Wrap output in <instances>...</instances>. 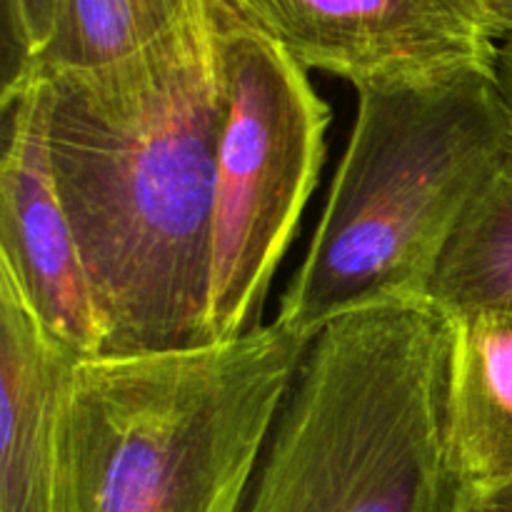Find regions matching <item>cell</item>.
Returning <instances> with one entry per match:
<instances>
[{
    "mask_svg": "<svg viewBox=\"0 0 512 512\" xmlns=\"http://www.w3.org/2000/svg\"><path fill=\"white\" fill-rule=\"evenodd\" d=\"M55 8L58 0H5V23L15 45L13 73L45 48L53 33Z\"/></svg>",
    "mask_w": 512,
    "mask_h": 512,
    "instance_id": "cell-12",
    "label": "cell"
},
{
    "mask_svg": "<svg viewBox=\"0 0 512 512\" xmlns=\"http://www.w3.org/2000/svg\"><path fill=\"white\" fill-rule=\"evenodd\" d=\"M430 305L443 315L468 310L512 315V145L450 238Z\"/></svg>",
    "mask_w": 512,
    "mask_h": 512,
    "instance_id": "cell-10",
    "label": "cell"
},
{
    "mask_svg": "<svg viewBox=\"0 0 512 512\" xmlns=\"http://www.w3.org/2000/svg\"><path fill=\"white\" fill-rule=\"evenodd\" d=\"M463 512H512V480L470 493Z\"/></svg>",
    "mask_w": 512,
    "mask_h": 512,
    "instance_id": "cell-13",
    "label": "cell"
},
{
    "mask_svg": "<svg viewBox=\"0 0 512 512\" xmlns=\"http://www.w3.org/2000/svg\"><path fill=\"white\" fill-rule=\"evenodd\" d=\"M495 80H498V90L503 95V103L508 108L512 125V38L500 43L498 58H495Z\"/></svg>",
    "mask_w": 512,
    "mask_h": 512,
    "instance_id": "cell-14",
    "label": "cell"
},
{
    "mask_svg": "<svg viewBox=\"0 0 512 512\" xmlns=\"http://www.w3.org/2000/svg\"><path fill=\"white\" fill-rule=\"evenodd\" d=\"M510 145L495 68L360 88L328 205L275 320L313 340L345 315L430 305L445 248Z\"/></svg>",
    "mask_w": 512,
    "mask_h": 512,
    "instance_id": "cell-3",
    "label": "cell"
},
{
    "mask_svg": "<svg viewBox=\"0 0 512 512\" xmlns=\"http://www.w3.org/2000/svg\"><path fill=\"white\" fill-rule=\"evenodd\" d=\"M495 18H498V28L503 40L512 38V0H493Z\"/></svg>",
    "mask_w": 512,
    "mask_h": 512,
    "instance_id": "cell-15",
    "label": "cell"
},
{
    "mask_svg": "<svg viewBox=\"0 0 512 512\" xmlns=\"http://www.w3.org/2000/svg\"><path fill=\"white\" fill-rule=\"evenodd\" d=\"M215 15L220 128L208 333L230 340L248 330L298 230L333 110L280 45L218 8Z\"/></svg>",
    "mask_w": 512,
    "mask_h": 512,
    "instance_id": "cell-5",
    "label": "cell"
},
{
    "mask_svg": "<svg viewBox=\"0 0 512 512\" xmlns=\"http://www.w3.org/2000/svg\"><path fill=\"white\" fill-rule=\"evenodd\" d=\"M78 358L0 273V512H53L60 408Z\"/></svg>",
    "mask_w": 512,
    "mask_h": 512,
    "instance_id": "cell-8",
    "label": "cell"
},
{
    "mask_svg": "<svg viewBox=\"0 0 512 512\" xmlns=\"http://www.w3.org/2000/svg\"><path fill=\"white\" fill-rule=\"evenodd\" d=\"M450 325L390 305L305 350L243 512H463L445 440Z\"/></svg>",
    "mask_w": 512,
    "mask_h": 512,
    "instance_id": "cell-4",
    "label": "cell"
},
{
    "mask_svg": "<svg viewBox=\"0 0 512 512\" xmlns=\"http://www.w3.org/2000/svg\"><path fill=\"white\" fill-rule=\"evenodd\" d=\"M205 0H58L53 33L20 75L100 68L148 48Z\"/></svg>",
    "mask_w": 512,
    "mask_h": 512,
    "instance_id": "cell-11",
    "label": "cell"
},
{
    "mask_svg": "<svg viewBox=\"0 0 512 512\" xmlns=\"http://www.w3.org/2000/svg\"><path fill=\"white\" fill-rule=\"evenodd\" d=\"M450 325L445 440L468 493L512 480V315L468 310Z\"/></svg>",
    "mask_w": 512,
    "mask_h": 512,
    "instance_id": "cell-9",
    "label": "cell"
},
{
    "mask_svg": "<svg viewBox=\"0 0 512 512\" xmlns=\"http://www.w3.org/2000/svg\"><path fill=\"white\" fill-rule=\"evenodd\" d=\"M305 70L353 83H405L495 68L503 43L493 0H213Z\"/></svg>",
    "mask_w": 512,
    "mask_h": 512,
    "instance_id": "cell-6",
    "label": "cell"
},
{
    "mask_svg": "<svg viewBox=\"0 0 512 512\" xmlns=\"http://www.w3.org/2000/svg\"><path fill=\"white\" fill-rule=\"evenodd\" d=\"M213 0L148 48L48 83V148L100 355L213 343L208 333L220 100Z\"/></svg>",
    "mask_w": 512,
    "mask_h": 512,
    "instance_id": "cell-1",
    "label": "cell"
},
{
    "mask_svg": "<svg viewBox=\"0 0 512 512\" xmlns=\"http://www.w3.org/2000/svg\"><path fill=\"white\" fill-rule=\"evenodd\" d=\"M308 345L273 320L193 348L78 358L53 512H243Z\"/></svg>",
    "mask_w": 512,
    "mask_h": 512,
    "instance_id": "cell-2",
    "label": "cell"
},
{
    "mask_svg": "<svg viewBox=\"0 0 512 512\" xmlns=\"http://www.w3.org/2000/svg\"><path fill=\"white\" fill-rule=\"evenodd\" d=\"M0 165V273L13 280L50 335L100 355V323L48 148L50 93L38 75L5 83Z\"/></svg>",
    "mask_w": 512,
    "mask_h": 512,
    "instance_id": "cell-7",
    "label": "cell"
}]
</instances>
